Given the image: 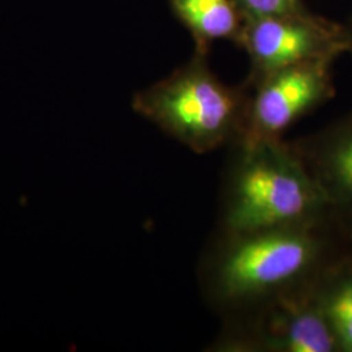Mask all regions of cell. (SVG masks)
Instances as JSON below:
<instances>
[{
    "label": "cell",
    "mask_w": 352,
    "mask_h": 352,
    "mask_svg": "<svg viewBox=\"0 0 352 352\" xmlns=\"http://www.w3.org/2000/svg\"><path fill=\"white\" fill-rule=\"evenodd\" d=\"M327 227L217 231L199 265L202 298L227 318L314 282L331 264Z\"/></svg>",
    "instance_id": "1"
},
{
    "label": "cell",
    "mask_w": 352,
    "mask_h": 352,
    "mask_svg": "<svg viewBox=\"0 0 352 352\" xmlns=\"http://www.w3.org/2000/svg\"><path fill=\"white\" fill-rule=\"evenodd\" d=\"M228 149L218 231L248 232L331 222L334 213L325 192L291 142L238 141Z\"/></svg>",
    "instance_id": "2"
},
{
    "label": "cell",
    "mask_w": 352,
    "mask_h": 352,
    "mask_svg": "<svg viewBox=\"0 0 352 352\" xmlns=\"http://www.w3.org/2000/svg\"><path fill=\"white\" fill-rule=\"evenodd\" d=\"M195 50L187 63L149 88L138 91L132 109L196 154L230 148L243 139L251 88L222 82Z\"/></svg>",
    "instance_id": "3"
},
{
    "label": "cell",
    "mask_w": 352,
    "mask_h": 352,
    "mask_svg": "<svg viewBox=\"0 0 352 352\" xmlns=\"http://www.w3.org/2000/svg\"><path fill=\"white\" fill-rule=\"evenodd\" d=\"M317 279L250 312L223 318V327L209 350L340 352L317 296Z\"/></svg>",
    "instance_id": "4"
},
{
    "label": "cell",
    "mask_w": 352,
    "mask_h": 352,
    "mask_svg": "<svg viewBox=\"0 0 352 352\" xmlns=\"http://www.w3.org/2000/svg\"><path fill=\"white\" fill-rule=\"evenodd\" d=\"M235 45L250 58V72L244 80L248 85L294 64L316 59L337 60L349 50L343 24L308 8L244 20Z\"/></svg>",
    "instance_id": "5"
},
{
    "label": "cell",
    "mask_w": 352,
    "mask_h": 352,
    "mask_svg": "<svg viewBox=\"0 0 352 352\" xmlns=\"http://www.w3.org/2000/svg\"><path fill=\"white\" fill-rule=\"evenodd\" d=\"M336 59L294 64L265 76L251 88L244 136L240 141L282 140L302 118L330 101L336 88L331 67Z\"/></svg>",
    "instance_id": "6"
},
{
    "label": "cell",
    "mask_w": 352,
    "mask_h": 352,
    "mask_svg": "<svg viewBox=\"0 0 352 352\" xmlns=\"http://www.w3.org/2000/svg\"><path fill=\"white\" fill-rule=\"evenodd\" d=\"M291 144L325 192L334 217L352 221V113Z\"/></svg>",
    "instance_id": "7"
},
{
    "label": "cell",
    "mask_w": 352,
    "mask_h": 352,
    "mask_svg": "<svg viewBox=\"0 0 352 352\" xmlns=\"http://www.w3.org/2000/svg\"><path fill=\"white\" fill-rule=\"evenodd\" d=\"M171 12L195 41V50L209 52L215 41L236 43L243 17L231 0H168Z\"/></svg>",
    "instance_id": "8"
},
{
    "label": "cell",
    "mask_w": 352,
    "mask_h": 352,
    "mask_svg": "<svg viewBox=\"0 0 352 352\" xmlns=\"http://www.w3.org/2000/svg\"><path fill=\"white\" fill-rule=\"evenodd\" d=\"M316 289L340 352H352L351 261L329 265L317 279Z\"/></svg>",
    "instance_id": "9"
},
{
    "label": "cell",
    "mask_w": 352,
    "mask_h": 352,
    "mask_svg": "<svg viewBox=\"0 0 352 352\" xmlns=\"http://www.w3.org/2000/svg\"><path fill=\"white\" fill-rule=\"evenodd\" d=\"M243 20L300 12L307 10L302 0H231Z\"/></svg>",
    "instance_id": "10"
},
{
    "label": "cell",
    "mask_w": 352,
    "mask_h": 352,
    "mask_svg": "<svg viewBox=\"0 0 352 352\" xmlns=\"http://www.w3.org/2000/svg\"><path fill=\"white\" fill-rule=\"evenodd\" d=\"M343 26H344L346 37H347V46H349L347 52H350L352 55V14L349 17V20L343 24Z\"/></svg>",
    "instance_id": "11"
},
{
    "label": "cell",
    "mask_w": 352,
    "mask_h": 352,
    "mask_svg": "<svg viewBox=\"0 0 352 352\" xmlns=\"http://www.w3.org/2000/svg\"><path fill=\"white\" fill-rule=\"evenodd\" d=\"M350 232H351V234H350V244H351V251H352V228H351V231H350ZM351 263H352V258H351Z\"/></svg>",
    "instance_id": "12"
}]
</instances>
